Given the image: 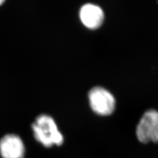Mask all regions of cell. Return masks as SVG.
Segmentation results:
<instances>
[{
  "label": "cell",
  "instance_id": "obj_1",
  "mask_svg": "<svg viewBox=\"0 0 158 158\" xmlns=\"http://www.w3.org/2000/svg\"><path fill=\"white\" fill-rule=\"evenodd\" d=\"M32 130L36 140L46 148L63 144V136L59 131L55 121L50 116H38L33 123Z\"/></svg>",
  "mask_w": 158,
  "mask_h": 158
},
{
  "label": "cell",
  "instance_id": "obj_2",
  "mask_svg": "<svg viewBox=\"0 0 158 158\" xmlns=\"http://www.w3.org/2000/svg\"><path fill=\"white\" fill-rule=\"evenodd\" d=\"M136 136L142 143H158V111H146L137 125Z\"/></svg>",
  "mask_w": 158,
  "mask_h": 158
},
{
  "label": "cell",
  "instance_id": "obj_3",
  "mask_svg": "<svg viewBox=\"0 0 158 158\" xmlns=\"http://www.w3.org/2000/svg\"><path fill=\"white\" fill-rule=\"evenodd\" d=\"M89 101L92 110L100 115H108L113 112L115 100L111 94L102 87H95L89 92Z\"/></svg>",
  "mask_w": 158,
  "mask_h": 158
},
{
  "label": "cell",
  "instance_id": "obj_4",
  "mask_svg": "<svg viewBox=\"0 0 158 158\" xmlns=\"http://www.w3.org/2000/svg\"><path fill=\"white\" fill-rule=\"evenodd\" d=\"M25 147L22 139L15 135H7L0 140V155L2 158H24Z\"/></svg>",
  "mask_w": 158,
  "mask_h": 158
},
{
  "label": "cell",
  "instance_id": "obj_5",
  "mask_svg": "<svg viewBox=\"0 0 158 158\" xmlns=\"http://www.w3.org/2000/svg\"><path fill=\"white\" fill-rule=\"evenodd\" d=\"M80 18L87 28L96 29L101 26L104 19V14L101 7L94 4H85L80 10Z\"/></svg>",
  "mask_w": 158,
  "mask_h": 158
},
{
  "label": "cell",
  "instance_id": "obj_6",
  "mask_svg": "<svg viewBox=\"0 0 158 158\" xmlns=\"http://www.w3.org/2000/svg\"><path fill=\"white\" fill-rule=\"evenodd\" d=\"M3 2H4V1H3V0H0V6H1V5H2Z\"/></svg>",
  "mask_w": 158,
  "mask_h": 158
}]
</instances>
